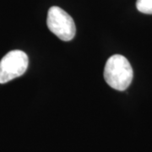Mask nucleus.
<instances>
[{
    "mask_svg": "<svg viewBox=\"0 0 152 152\" xmlns=\"http://www.w3.org/2000/svg\"><path fill=\"white\" fill-rule=\"evenodd\" d=\"M133 77L132 66L124 56L113 55L107 61L104 69V79L109 86L124 91L130 86Z\"/></svg>",
    "mask_w": 152,
    "mask_h": 152,
    "instance_id": "obj_1",
    "label": "nucleus"
},
{
    "mask_svg": "<svg viewBox=\"0 0 152 152\" xmlns=\"http://www.w3.org/2000/svg\"><path fill=\"white\" fill-rule=\"evenodd\" d=\"M136 8L143 14L152 15V0H137Z\"/></svg>",
    "mask_w": 152,
    "mask_h": 152,
    "instance_id": "obj_4",
    "label": "nucleus"
},
{
    "mask_svg": "<svg viewBox=\"0 0 152 152\" xmlns=\"http://www.w3.org/2000/svg\"><path fill=\"white\" fill-rule=\"evenodd\" d=\"M29 58L20 50L9 52L0 61V84L23 75L27 70Z\"/></svg>",
    "mask_w": 152,
    "mask_h": 152,
    "instance_id": "obj_3",
    "label": "nucleus"
},
{
    "mask_svg": "<svg viewBox=\"0 0 152 152\" xmlns=\"http://www.w3.org/2000/svg\"><path fill=\"white\" fill-rule=\"evenodd\" d=\"M47 25L50 31L62 41L69 42L75 36L76 27L73 18L58 6L49 9Z\"/></svg>",
    "mask_w": 152,
    "mask_h": 152,
    "instance_id": "obj_2",
    "label": "nucleus"
}]
</instances>
